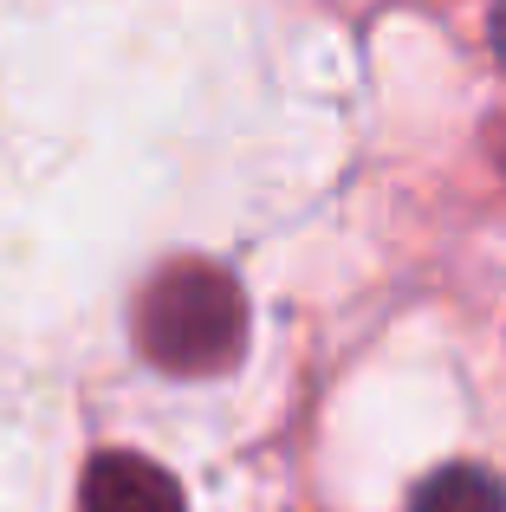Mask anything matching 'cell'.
Here are the masks:
<instances>
[{"label":"cell","mask_w":506,"mask_h":512,"mask_svg":"<svg viewBox=\"0 0 506 512\" xmlns=\"http://www.w3.org/2000/svg\"><path fill=\"white\" fill-rule=\"evenodd\" d=\"M500 163H506V130H500Z\"/></svg>","instance_id":"obj_5"},{"label":"cell","mask_w":506,"mask_h":512,"mask_svg":"<svg viewBox=\"0 0 506 512\" xmlns=\"http://www.w3.org/2000/svg\"><path fill=\"white\" fill-rule=\"evenodd\" d=\"M487 39H494V52H500V65H506V0L494 7V20H487Z\"/></svg>","instance_id":"obj_4"},{"label":"cell","mask_w":506,"mask_h":512,"mask_svg":"<svg viewBox=\"0 0 506 512\" xmlns=\"http://www.w3.org/2000/svg\"><path fill=\"white\" fill-rule=\"evenodd\" d=\"M137 344L169 376H221L247 350V299L221 266L176 260L143 286Z\"/></svg>","instance_id":"obj_1"},{"label":"cell","mask_w":506,"mask_h":512,"mask_svg":"<svg viewBox=\"0 0 506 512\" xmlns=\"http://www.w3.org/2000/svg\"><path fill=\"white\" fill-rule=\"evenodd\" d=\"M78 512H189L182 506V487L143 454H98L78 480Z\"/></svg>","instance_id":"obj_2"},{"label":"cell","mask_w":506,"mask_h":512,"mask_svg":"<svg viewBox=\"0 0 506 512\" xmlns=\"http://www.w3.org/2000/svg\"><path fill=\"white\" fill-rule=\"evenodd\" d=\"M409 512H506V493L481 467H442V474H429L416 487Z\"/></svg>","instance_id":"obj_3"}]
</instances>
